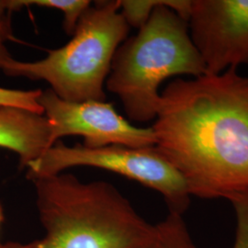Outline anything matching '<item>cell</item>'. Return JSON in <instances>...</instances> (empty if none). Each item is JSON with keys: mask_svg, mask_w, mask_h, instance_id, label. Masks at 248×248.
Wrapping results in <instances>:
<instances>
[{"mask_svg": "<svg viewBox=\"0 0 248 248\" xmlns=\"http://www.w3.org/2000/svg\"><path fill=\"white\" fill-rule=\"evenodd\" d=\"M236 69L177 78L161 93L155 146L191 196L231 202L248 193V77Z\"/></svg>", "mask_w": 248, "mask_h": 248, "instance_id": "cell-1", "label": "cell"}, {"mask_svg": "<svg viewBox=\"0 0 248 248\" xmlns=\"http://www.w3.org/2000/svg\"><path fill=\"white\" fill-rule=\"evenodd\" d=\"M45 235L32 248H142L155 232L113 185L60 173L32 180Z\"/></svg>", "mask_w": 248, "mask_h": 248, "instance_id": "cell-2", "label": "cell"}, {"mask_svg": "<svg viewBox=\"0 0 248 248\" xmlns=\"http://www.w3.org/2000/svg\"><path fill=\"white\" fill-rule=\"evenodd\" d=\"M190 9L191 1L163 0L139 32L117 49L106 88L120 98L132 121L155 119L164 80L207 74L189 35Z\"/></svg>", "mask_w": 248, "mask_h": 248, "instance_id": "cell-3", "label": "cell"}, {"mask_svg": "<svg viewBox=\"0 0 248 248\" xmlns=\"http://www.w3.org/2000/svg\"><path fill=\"white\" fill-rule=\"evenodd\" d=\"M129 29L120 1H97L80 18L69 43L39 61L13 59L2 71L12 78L44 80L67 101H105L112 60Z\"/></svg>", "mask_w": 248, "mask_h": 248, "instance_id": "cell-4", "label": "cell"}, {"mask_svg": "<svg viewBox=\"0 0 248 248\" xmlns=\"http://www.w3.org/2000/svg\"><path fill=\"white\" fill-rule=\"evenodd\" d=\"M76 167L105 169L137 181L159 192L169 206V213L183 215L190 203L191 195L184 178L155 146L88 148L79 144L68 146L58 141L27 167V177L32 181Z\"/></svg>", "mask_w": 248, "mask_h": 248, "instance_id": "cell-5", "label": "cell"}, {"mask_svg": "<svg viewBox=\"0 0 248 248\" xmlns=\"http://www.w3.org/2000/svg\"><path fill=\"white\" fill-rule=\"evenodd\" d=\"M40 104L52 124L54 143L62 137L77 135L84 138L83 145L88 148L108 145L142 148L155 145L152 127L133 126L106 101H67L48 89L43 91Z\"/></svg>", "mask_w": 248, "mask_h": 248, "instance_id": "cell-6", "label": "cell"}, {"mask_svg": "<svg viewBox=\"0 0 248 248\" xmlns=\"http://www.w3.org/2000/svg\"><path fill=\"white\" fill-rule=\"evenodd\" d=\"M187 24L207 74L248 63V0H193Z\"/></svg>", "mask_w": 248, "mask_h": 248, "instance_id": "cell-7", "label": "cell"}, {"mask_svg": "<svg viewBox=\"0 0 248 248\" xmlns=\"http://www.w3.org/2000/svg\"><path fill=\"white\" fill-rule=\"evenodd\" d=\"M53 144L52 124L45 114L0 107V147L17 154L20 168L27 169Z\"/></svg>", "mask_w": 248, "mask_h": 248, "instance_id": "cell-8", "label": "cell"}, {"mask_svg": "<svg viewBox=\"0 0 248 248\" xmlns=\"http://www.w3.org/2000/svg\"><path fill=\"white\" fill-rule=\"evenodd\" d=\"M142 248H197L181 214L169 213L155 224V232Z\"/></svg>", "mask_w": 248, "mask_h": 248, "instance_id": "cell-9", "label": "cell"}, {"mask_svg": "<svg viewBox=\"0 0 248 248\" xmlns=\"http://www.w3.org/2000/svg\"><path fill=\"white\" fill-rule=\"evenodd\" d=\"M22 8L38 6L58 9L63 13V29L69 35L75 32L80 18L91 6L89 0H20Z\"/></svg>", "mask_w": 248, "mask_h": 248, "instance_id": "cell-10", "label": "cell"}, {"mask_svg": "<svg viewBox=\"0 0 248 248\" xmlns=\"http://www.w3.org/2000/svg\"><path fill=\"white\" fill-rule=\"evenodd\" d=\"M42 93L41 89L16 90L0 88V107H13L44 114L40 104Z\"/></svg>", "mask_w": 248, "mask_h": 248, "instance_id": "cell-11", "label": "cell"}, {"mask_svg": "<svg viewBox=\"0 0 248 248\" xmlns=\"http://www.w3.org/2000/svg\"><path fill=\"white\" fill-rule=\"evenodd\" d=\"M162 3L163 0H123L120 1V6L128 25L140 29L149 19L154 9Z\"/></svg>", "mask_w": 248, "mask_h": 248, "instance_id": "cell-12", "label": "cell"}, {"mask_svg": "<svg viewBox=\"0 0 248 248\" xmlns=\"http://www.w3.org/2000/svg\"><path fill=\"white\" fill-rule=\"evenodd\" d=\"M236 215L235 237L232 248H248V193L230 202Z\"/></svg>", "mask_w": 248, "mask_h": 248, "instance_id": "cell-13", "label": "cell"}, {"mask_svg": "<svg viewBox=\"0 0 248 248\" xmlns=\"http://www.w3.org/2000/svg\"><path fill=\"white\" fill-rule=\"evenodd\" d=\"M12 38V31H11V24L10 22L0 23V70H3V68L9 63L12 58L11 54L9 53L6 42Z\"/></svg>", "mask_w": 248, "mask_h": 248, "instance_id": "cell-14", "label": "cell"}, {"mask_svg": "<svg viewBox=\"0 0 248 248\" xmlns=\"http://www.w3.org/2000/svg\"><path fill=\"white\" fill-rule=\"evenodd\" d=\"M22 9L19 0H0V23L10 22V14Z\"/></svg>", "mask_w": 248, "mask_h": 248, "instance_id": "cell-15", "label": "cell"}, {"mask_svg": "<svg viewBox=\"0 0 248 248\" xmlns=\"http://www.w3.org/2000/svg\"><path fill=\"white\" fill-rule=\"evenodd\" d=\"M33 242L27 243V244H21L17 242H8L5 244L0 243V248H32Z\"/></svg>", "mask_w": 248, "mask_h": 248, "instance_id": "cell-16", "label": "cell"}, {"mask_svg": "<svg viewBox=\"0 0 248 248\" xmlns=\"http://www.w3.org/2000/svg\"><path fill=\"white\" fill-rule=\"evenodd\" d=\"M3 219H4L3 209H2V206H1V204H0V224H1V222H3Z\"/></svg>", "mask_w": 248, "mask_h": 248, "instance_id": "cell-17", "label": "cell"}]
</instances>
